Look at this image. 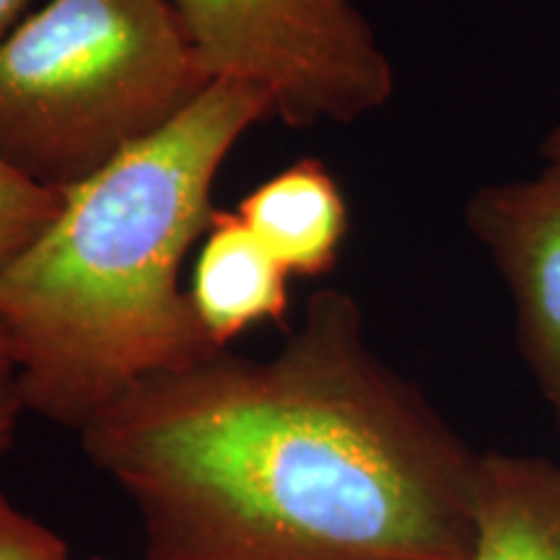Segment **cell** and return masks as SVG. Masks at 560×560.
Here are the masks:
<instances>
[{"instance_id": "6da1fadb", "label": "cell", "mask_w": 560, "mask_h": 560, "mask_svg": "<svg viewBox=\"0 0 560 560\" xmlns=\"http://www.w3.org/2000/svg\"><path fill=\"white\" fill-rule=\"evenodd\" d=\"M143 560H472L480 454L319 289L270 359L140 382L81 433Z\"/></svg>"}, {"instance_id": "7a4b0ae2", "label": "cell", "mask_w": 560, "mask_h": 560, "mask_svg": "<svg viewBox=\"0 0 560 560\" xmlns=\"http://www.w3.org/2000/svg\"><path fill=\"white\" fill-rule=\"evenodd\" d=\"M272 117L260 91L213 81L177 120L62 192L0 272V327L26 412L81 433L136 384L215 348L182 289L234 145Z\"/></svg>"}, {"instance_id": "3957f363", "label": "cell", "mask_w": 560, "mask_h": 560, "mask_svg": "<svg viewBox=\"0 0 560 560\" xmlns=\"http://www.w3.org/2000/svg\"><path fill=\"white\" fill-rule=\"evenodd\" d=\"M210 83L170 0H47L0 45V159L62 195Z\"/></svg>"}, {"instance_id": "277c9868", "label": "cell", "mask_w": 560, "mask_h": 560, "mask_svg": "<svg viewBox=\"0 0 560 560\" xmlns=\"http://www.w3.org/2000/svg\"><path fill=\"white\" fill-rule=\"evenodd\" d=\"M210 81L268 96L291 128L348 125L395 96V68L353 0H170Z\"/></svg>"}, {"instance_id": "5b68a950", "label": "cell", "mask_w": 560, "mask_h": 560, "mask_svg": "<svg viewBox=\"0 0 560 560\" xmlns=\"http://www.w3.org/2000/svg\"><path fill=\"white\" fill-rule=\"evenodd\" d=\"M465 226L488 252L514 304L516 342L552 408L560 405V161L527 179L480 187Z\"/></svg>"}, {"instance_id": "8992f818", "label": "cell", "mask_w": 560, "mask_h": 560, "mask_svg": "<svg viewBox=\"0 0 560 560\" xmlns=\"http://www.w3.org/2000/svg\"><path fill=\"white\" fill-rule=\"evenodd\" d=\"M291 276L252 234L236 210L215 208L192 270V310L215 348L252 327L280 325L291 310Z\"/></svg>"}, {"instance_id": "52a82bcc", "label": "cell", "mask_w": 560, "mask_h": 560, "mask_svg": "<svg viewBox=\"0 0 560 560\" xmlns=\"http://www.w3.org/2000/svg\"><path fill=\"white\" fill-rule=\"evenodd\" d=\"M234 210L289 276L325 278L338 265L350 215L338 179L322 161H293L252 187Z\"/></svg>"}, {"instance_id": "ba28073f", "label": "cell", "mask_w": 560, "mask_h": 560, "mask_svg": "<svg viewBox=\"0 0 560 560\" xmlns=\"http://www.w3.org/2000/svg\"><path fill=\"white\" fill-rule=\"evenodd\" d=\"M472 560H560V467L486 452L475 478Z\"/></svg>"}, {"instance_id": "9c48e42d", "label": "cell", "mask_w": 560, "mask_h": 560, "mask_svg": "<svg viewBox=\"0 0 560 560\" xmlns=\"http://www.w3.org/2000/svg\"><path fill=\"white\" fill-rule=\"evenodd\" d=\"M60 200V192L34 185L0 159V272L47 229Z\"/></svg>"}, {"instance_id": "30bf717a", "label": "cell", "mask_w": 560, "mask_h": 560, "mask_svg": "<svg viewBox=\"0 0 560 560\" xmlns=\"http://www.w3.org/2000/svg\"><path fill=\"white\" fill-rule=\"evenodd\" d=\"M0 560H70V548L0 490Z\"/></svg>"}, {"instance_id": "8fae6325", "label": "cell", "mask_w": 560, "mask_h": 560, "mask_svg": "<svg viewBox=\"0 0 560 560\" xmlns=\"http://www.w3.org/2000/svg\"><path fill=\"white\" fill-rule=\"evenodd\" d=\"M24 412L26 408L21 400L16 361H13L11 346L5 340L3 327H0V459L11 452Z\"/></svg>"}, {"instance_id": "7c38bea8", "label": "cell", "mask_w": 560, "mask_h": 560, "mask_svg": "<svg viewBox=\"0 0 560 560\" xmlns=\"http://www.w3.org/2000/svg\"><path fill=\"white\" fill-rule=\"evenodd\" d=\"M32 0H0V45L9 34L16 30L19 21L26 16Z\"/></svg>"}, {"instance_id": "4fadbf2b", "label": "cell", "mask_w": 560, "mask_h": 560, "mask_svg": "<svg viewBox=\"0 0 560 560\" xmlns=\"http://www.w3.org/2000/svg\"><path fill=\"white\" fill-rule=\"evenodd\" d=\"M540 153H542L545 161H560V122L548 132V138H545Z\"/></svg>"}, {"instance_id": "5bb4252c", "label": "cell", "mask_w": 560, "mask_h": 560, "mask_svg": "<svg viewBox=\"0 0 560 560\" xmlns=\"http://www.w3.org/2000/svg\"><path fill=\"white\" fill-rule=\"evenodd\" d=\"M552 410H556V420H558V429H560V405H556Z\"/></svg>"}, {"instance_id": "9a60e30c", "label": "cell", "mask_w": 560, "mask_h": 560, "mask_svg": "<svg viewBox=\"0 0 560 560\" xmlns=\"http://www.w3.org/2000/svg\"><path fill=\"white\" fill-rule=\"evenodd\" d=\"M89 560H107V558H102V556H94V558H89Z\"/></svg>"}]
</instances>
